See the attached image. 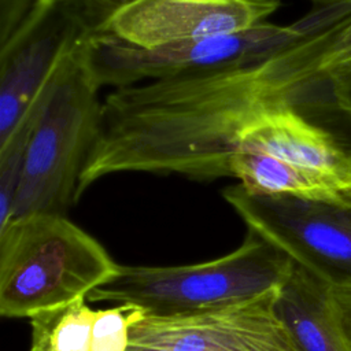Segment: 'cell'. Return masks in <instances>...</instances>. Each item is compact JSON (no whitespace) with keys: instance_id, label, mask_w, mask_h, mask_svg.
Wrapping results in <instances>:
<instances>
[{"instance_id":"cell-1","label":"cell","mask_w":351,"mask_h":351,"mask_svg":"<svg viewBox=\"0 0 351 351\" xmlns=\"http://www.w3.org/2000/svg\"><path fill=\"white\" fill-rule=\"evenodd\" d=\"M81 43L41 92L11 221L36 214L66 215L78 202L80 177L103 114L100 88L84 62Z\"/></svg>"},{"instance_id":"cell-2","label":"cell","mask_w":351,"mask_h":351,"mask_svg":"<svg viewBox=\"0 0 351 351\" xmlns=\"http://www.w3.org/2000/svg\"><path fill=\"white\" fill-rule=\"evenodd\" d=\"M293 262L254 232L232 252L181 266H123L88 295L89 302L129 304L144 317L211 311L278 291Z\"/></svg>"},{"instance_id":"cell-3","label":"cell","mask_w":351,"mask_h":351,"mask_svg":"<svg viewBox=\"0 0 351 351\" xmlns=\"http://www.w3.org/2000/svg\"><path fill=\"white\" fill-rule=\"evenodd\" d=\"M118 263L66 215L36 214L0 229V314L30 318L106 284Z\"/></svg>"},{"instance_id":"cell-4","label":"cell","mask_w":351,"mask_h":351,"mask_svg":"<svg viewBox=\"0 0 351 351\" xmlns=\"http://www.w3.org/2000/svg\"><path fill=\"white\" fill-rule=\"evenodd\" d=\"M336 19L333 7H319L291 25L265 22L236 33L149 49L96 29L82 40L81 52L100 89L103 86L119 89L247 62L321 32Z\"/></svg>"},{"instance_id":"cell-5","label":"cell","mask_w":351,"mask_h":351,"mask_svg":"<svg viewBox=\"0 0 351 351\" xmlns=\"http://www.w3.org/2000/svg\"><path fill=\"white\" fill-rule=\"evenodd\" d=\"M222 197L250 232L332 285H351V208L226 186Z\"/></svg>"},{"instance_id":"cell-6","label":"cell","mask_w":351,"mask_h":351,"mask_svg":"<svg viewBox=\"0 0 351 351\" xmlns=\"http://www.w3.org/2000/svg\"><path fill=\"white\" fill-rule=\"evenodd\" d=\"M97 25L81 0H37L0 45V143L41 95L60 63Z\"/></svg>"},{"instance_id":"cell-7","label":"cell","mask_w":351,"mask_h":351,"mask_svg":"<svg viewBox=\"0 0 351 351\" xmlns=\"http://www.w3.org/2000/svg\"><path fill=\"white\" fill-rule=\"evenodd\" d=\"M278 291L211 311L144 317L132 326L130 343L170 351H302L276 308Z\"/></svg>"},{"instance_id":"cell-8","label":"cell","mask_w":351,"mask_h":351,"mask_svg":"<svg viewBox=\"0 0 351 351\" xmlns=\"http://www.w3.org/2000/svg\"><path fill=\"white\" fill-rule=\"evenodd\" d=\"M280 5V0H130L97 30L149 49L247 30L267 22Z\"/></svg>"},{"instance_id":"cell-9","label":"cell","mask_w":351,"mask_h":351,"mask_svg":"<svg viewBox=\"0 0 351 351\" xmlns=\"http://www.w3.org/2000/svg\"><path fill=\"white\" fill-rule=\"evenodd\" d=\"M236 154L277 158L329 176L351 188V152L295 108L273 112L245 130L236 143Z\"/></svg>"},{"instance_id":"cell-10","label":"cell","mask_w":351,"mask_h":351,"mask_svg":"<svg viewBox=\"0 0 351 351\" xmlns=\"http://www.w3.org/2000/svg\"><path fill=\"white\" fill-rule=\"evenodd\" d=\"M276 308L302 351H350L330 282L293 263Z\"/></svg>"},{"instance_id":"cell-11","label":"cell","mask_w":351,"mask_h":351,"mask_svg":"<svg viewBox=\"0 0 351 351\" xmlns=\"http://www.w3.org/2000/svg\"><path fill=\"white\" fill-rule=\"evenodd\" d=\"M226 177L239 180L252 193L292 196L351 208V188L322 173L267 155H233L226 165Z\"/></svg>"},{"instance_id":"cell-12","label":"cell","mask_w":351,"mask_h":351,"mask_svg":"<svg viewBox=\"0 0 351 351\" xmlns=\"http://www.w3.org/2000/svg\"><path fill=\"white\" fill-rule=\"evenodd\" d=\"M96 317L86 298L32 315L30 351H90Z\"/></svg>"},{"instance_id":"cell-13","label":"cell","mask_w":351,"mask_h":351,"mask_svg":"<svg viewBox=\"0 0 351 351\" xmlns=\"http://www.w3.org/2000/svg\"><path fill=\"white\" fill-rule=\"evenodd\" d=\"M40 96L26 111L14 132L0 143V229L5 228L12 217L27 144L38 111Z\"/></svg>"},{"instance_id":"cell-14","label":"cell","mask_w":351,"mask_h":351,"mask_svg":"<svg viewBox=\"0 0 351 351\" xmlns=\"http://www.w3.org/2000/svg\"><path fill=\"white\" fill-rule=\"evenodd\" d=\"M300 43L308 71L328 85V73L351 59V12L332 26L302 38Z\"/></svg>"},{"instance_id":"cell-15","label":"cell","mask_w":351,"mask_h":351,"mask_svg":"<svg viewBox=\"0 0 351 351\" xmlns=\"http://www.w3.org/2000/svg\"><path fill=\"white\" fill-rule=\"evenodd\" d=\"M144 318V313L129 304L97 310L92 329L90 351H128L130 329Z\"/></svg>"},{"instance_id":"cell-16","label":"cell","mask_w":351,"mask_h":351,"mask_svg":"<svg viewBox=\"0 0 351 351\" xmlns=\"http://www.w3.org/2000/svg\"><path fill=\"white\" fill-rule=\"evenodd\" d=\"M37 0H0V45L18 29Z\"/></svg>"},{"instance_id":"cell-17","label":"cell","mask_w":351,"mask_h":351,"mask_svg":"<svg viewBox=\"0 0 351 351\" xmlns=\"http://www.w3.org/2000/svg\"><path fill=\"white\" fill-rule=\"evenodd\" d=\"M326 81L336 107L351 118V67L332 70Z\"/></svg>"},{"instance_id":"cell-18","label":"cell","mask_w":351,"mask_h":351,"mask_svg":"<svg viewBox=\"0 0 351 351\" xmlns=\"http://www.w3.org/2000/svg\"><path fill=\"white\" fill-rule=\"evenodd\" d=\"M333 287L335 298L337 302V308L340 314L341 328L347 340V344L351 351V291L341 288V287Z\"/></svg>"},{"instance_id":"cell-19","label":"cell","mask_w":351,"mask_h":351,"mask_svg":"<svg viewBox=\"0 0 351 351\" xmlns=\"http://www.w3.org/2000/svg\"><path fill=\"white\" fill-rule=\"evenodd\" d=\"M88 14L95 21L97 27L112 14L117 8L126 4L130 0H81Z\"/></svg>"},{"instance_id":"cell-20","label":"cell","mask_w":351,"mask_h":351,"mask_svg":"<svg viewBox=\"0 0 351 351\" xmlns=\"http://www.w3.org/2000/svg\"><path fill=\"white\" fill-rule=\"evenodd\" d=\"M128 351H170L166 347L160 346H152V344H137V343H130Z\"/></svg>"},{"instance_id":"cell-21","label":"cell","mask_w":351,"mask_h":351,"mask_svg":"<svg viewBox=\"0 0 351 351\" xmlns=\"http://www.w3.org/2000/svg\"><path fill=\"white\" fill-rule=\"evenodd\" d=\"M311 1L319 7H335V5L351 4V0H311Z\"/></svg>"},{"instance_id":"cell-22","label":"cell","mask_w":351,"mask_h":351,"mask_svg":"<svg viewBox=\"0 0 351 351\" xmlns=\"http://www.w3.org/2000/svg\"><path fill=\"white\" fill-rule=\"evenodd\" d=\"M335 287H341V288H346V289L351 291V285H335Z\"/></svg>"}]
</instances>
